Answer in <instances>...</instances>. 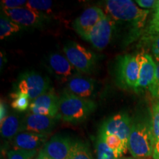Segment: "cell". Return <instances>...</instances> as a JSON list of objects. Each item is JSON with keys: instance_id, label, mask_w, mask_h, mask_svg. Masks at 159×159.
I'll use <instances>...</instances> for the list:
<instances>
[{"instance_id": "obj_1", "label": "cell", "mask_w": 159, "mask_h": 159, "mask_svg": "<svg viewBox=\"0 0 159 159\" xmlns=\"http://www.w3.org/2000/svg\"><path fill=\"white\" fill-rule=\"evenodd\" d=\"M105 8L114 21L127 24L130 41H134L143 33L150 13L149 10L140 8L131 0H108Z\"/></svg>"}, {"instance_id": "obj_2", "label": "cell", "mask_w": 159, "mask_h": 159, "mask_svg": "<svg viewBox=\"0 0 159 159\" xmlns=\"http://www.w3.org/2000/svg\"><path fill=\"white\" fill-rule=\"evenodd\" d=\"M153 134L151 110L133 119L128 151L134 158L148 159L153 154Z\"/></svg>"}, {"instance_id": "obj_3", "label": "cell", "mask_w": 159, "mask_h": 159, "mask_svg": "<svg viewBox=\"0 0 159 159\" xmlns=\"http://www.w3.org/2000/svg\"><path fill=\"white\" fill-rule=\"evenodd\" d=\"M96 108L97 104L93 100L77 96L66 89L60 96L59 117L66 122H84Z\"/></svg>"}, {"instance_id": "obj_4", "label": "cell", "mask_w": 159, "mask_h": 159, "mask_svg": "<svg viewBox=\"0 0 159 159\" xmlns=\"http://www.w3.org/2000/svg\"><path fill=\"white\" fill-rule=\"evenodd\" d=\"M139 53L120 55L115 66L117 84L122 89L135 90L139 77Z\"/></svg>"}, {"instance_id": "obj_5", "label": "cell", "mask_w": 159, "mask_h": 159, "mask_svg": "<svg viewBox=\"0 0 159 159\" xmlns=\"http://www.w3.org/2000/svg\"><path fill=\"white\" fill-rule=\"evenodd\" d=\"M16 85V92L25 95L31 101L50 89L48 77L34 71L23 73L20 76Z\"/></svg>"}, {"instance_id": "obj_6", "label": "cell", "mask_w": 159, "mask_h": 159, "mask_svg": "<svg viewBox=\"0 0 159 159\" xmlns=\"http://www.w3.org/2000/svg\"><path fill=\"white\" fill-rule=\"evenodd\" d=\"M66 57L80 73H90L96 65V55L93 52L75 41H69L63 47Z\"/></svg>"}, {"instance_id": "obj_7", "label": "cell", "mask_w": 159, "mask_h": 159, "mask_svg": "<svg viewBox=\"0 0 159 159\" xmlns=\"http://www.w3.org/2000/svg\"><path fill=\"white\" fill-rule=\"evenodd\" d=\"M133 119L125 112H120L105 119L101 125L98 132L115 135L128 147Z\"/></svg>"}, {"instance_id": "obj_8", "label": "cell", "mask_w": 159, "mask_h": 159, "mask_svg": "<svg viewBox=\"0 0 159 159\" xmlns=\"http://www.w3.org/2000/svg\"><path fill=\"white\" fill-rule=\"evenodd\" d=\"M2 11L3 13L13 22L25 27H41L50 19V18L47 16L45 13L33 11L26 7Z\"/></svg>"}, {"instance_id": "obj_9", "label": "cell", "mask_w": 159, "mask_h": 159, "mask_svg": "<svg viewBox=\"0 0 159 159\" xmlns=\"http://www.w3.org/2000/svg\"><path fill=\"white\" fill-rule=\"evenodd\" d=\"M29 110L32 114L60 119V97L52 89L31 101Z\"/></svg>"}, {"instance_id": "obj_10", "label": "cell", "mask_w": 159, "mask_h": 159, "mask_svg": "<svg viewBox=\"0 0 159 159\" xmlns=\"http://www.w3.org/2000/svg\"><path fill=\"white\" fill-rule=\"evenodd\" d=\"M74 139L63 134H56L43 145L41 153L49 159H69Z\"/></svg>"}, {"instance_id": "obj_11", "label": "cell", "mask_w": 159, "mask_h": 159, "mask_svg": "<svg viewBox=\"0 0 159 159\" xmlns=\"http://www.w3.org/2000/svg\"><path fill=\"white\" fill-rule=\"evenodd\" d=\"M115 27V21L109 16H105L90 32L86 41L95 49L102 50L110 43Z\"/></svg>"}, {"instance_id": "obj_12", "label": "cell", "mask_w": 159, "mask_h": 159, "mask_svg": "<svg viewBox=\"0 0 159 159\" xmlns=\"http://www.w3.org/2000/svg\"><path fill=\"white\" fill-rule=\"evenodd\" d=\"M102 9L91 7L85 10L73 22L72 27L75 31L86 41L90 32L105 16Z\"/></svg>"}, {"instance_id": "obj_13", "label": "cell", "mask_w": 159, "mask_h": 159, "mask_svg": "<svg viewBox=\"0 0 159 159\" xmlns=\"http://www.w3.org/2000/svg\"><path fill=\"white\" fill-rule=\"evenodd\" d=\"M139 63H140V71L139 77L135 91L139 93L146 89H150L155 74H156V63L152 56L148 53H139Z\"/></svg>"}, {"instance_id": "obj_14", "label": "cell", "mask_w": 159, "mask_h": 159, "mask_svg": "<svg viewBox=\"0 0 159 159\" xmlns=\"http://www.w3.org/2000/svg\"><path fill=\"white\" fill-rule=\"evenodd\" d=\"M55 123L56 119L31 113L22 119V132L27 131L48 135L53 130Z\"/></svg>"}, {"instance_id": "obj_15", "label": "cell", "mask_w": 159, "mask_h": 159, "mask_svg": "<svg viewBox=\"0 0 159 159\" xmlns=\"http://www.w3.org/2000/svg\"><path fill=\"white\" fill-rule=\"evenodd\" d=\"M48 135L36 134V133L24 132L19 133L13 139V150H38L47 142Z\"/></svg>"}, {"instance_id": "obj_16", "label": "cell", "mask_w": 159, "mask_h": 159, "mask_svg": "<svg viewBox=\"0 0 159 159\" xmlns=\"http://www.w3.org/2000/svg\"><path fill=\"white\" fill-rule=\"evenodd\" d=\"M49 64L53 73L63 80H69L71 77L79 74V71L71 64L66 57L58 54L52 53L49 57Z\"/></svg>"}, {"instance_id": "obj_17", "label": "cell", "mask_w": 159, "mask_h": 159, "mask_svg": "<svg viewBox=\"0 0 159 159\" xmlns=\"http://www.w3.org/2000/svg\"><path fill=\"white\" fill-rule=\"evenodd\" d=\"M95 82L92 79L77 75L71 77L66 83V90L77 96L87 98L93 94Z\"/></svg>"}, {"instance_id": "obj_18", "label": "cell", "mask_w": 159, "mask_h": 159, "mask_svg": "<svg viewBox=\"0 0 159 159\" xmlns=\"http://www.w3.org/2000/svg\"><path fill=\"white\" fill-rule=\"evenodd\" d=\"M22 132V121L15 114L8 115L1 124V136L7 140H13Z\"/></svg>"}, {"instance_id": "obj_19", "label": "cell", "mask_w": 159, "mask_h": 159, "mask_svg": "<svg viewBox=\"0 0 159 159\" xmlns=\"http://www.w3.org/2000/svg\"><path fill=\"white\" fill-rule=\"evenodd\" d=\"M153 134V154L152 158L159 159V99H156L151 107Z\"/></svg>"}, {"instance_id": "obj_20", "label": "cell", "mask_w": 159, "mask_h": 159, "mask_svg": "<svg viewBox=\"0 0 159 159\" xmlns=\"http://www.w3.org/2000/svg\"><path fill=\"white\" fill-rule=\"evenodd\" d=\"M97 135H99L104 140L109 148L114 152L117 159L122 157L123 155L128 152V147L126 146L122 141L115 135L106 134L100 132H98Z\"/></svg>"}, {"instance_id": "obj_21", "label": "cell", "mask_w": 159, "mask_h": 159, "mask_svg": "<svg viewBox=\"0 0 159 159\" xmlns=\"http://www.w3.org/2000/svg\"><path fill=\"white\" fill-rule=\"evenodd\" d=\"M69 159H93L88 144L80 139H74Z\"/></svg>"}, {"instance_id": "obj_22", "label": "cell", "mask_w": 159, "mask_h": 159, "mask_svg": "<svg viewBox=\"0 0 159 159\" xmlns=\"http://www.w3.org/2000/svg\"><path fill=\"white\" fill-rule=\"evenodd\" d=\"M21 30L20 25L13 22L5 13L1 15L0 19V39L11 36L13 33H17Z\"/></svg>"}, {"instance_id": "obj_23", "label": "cell", "mask_w": 159, "mask_h": 159, "mask_svg": "<svg viewBox=\"0 0 159 159\" xmlns=\"http://www.w3.org/2000/svg\"><path fill=\"white\" fill-rule=\"evenodd\" d=\"M97 159H117L115 154L99 135L95 138Z\"/></svg>"}, {"instance_id": "obj_24", "label": "cell", "mask_w": 159, "mask_h": 159, "mask_svg": "<svg viewBox=\"0 0 159 159\" xmlns=\"http://www.w3.org/2000/svg\"><path fill=\"white\" fill-rule=\"evenodd\" d=\"M159 35V1L156 7L154 9L152 15L149 25L146 30L144 31V37L146 39L152 41L154 38Z\"/></svg>"}, {"instance_id": "obj_25", "label": "cell", "mask_w": 159, "mask_h": 159, "mask_svg": "<svg viewBox=\"0 0 159 159\" xmlns=\"http://www.w3.org/2000/svg\"><path fill=\"white\" fill-rule=\"evenodd\" d=\"M11 98L13 99L11 107L15 110L22 112L30 108V99L25 95L15 91L11 94Z\"/></svg>"}, {"instance_id": "obj_26", "label": "cell", "mask_w": 159, "mask_h": 159, "mask_svg": "<svg viewBox=\"0 0 159 159\" xmlns=\"http://www.w3.org/2000/svg\"><path fill=\"white\" fill-rule=\"evenodd\" d=\"M52 6V2L49 0H29L25 7L33 11L43 13V12L50 11Z\"/></svg>"}, {"instance_id": "obj_27", "label": "cell", "mask_w": 159, "mask_h": 159, "mask_svg": "<svg viewBox=\"0 0 159 159\" xmlns=\"http://www.w3.org/2000/svg\"><path fill=\"white\" fill-rule=\"evenodd\" d=\"M37 150H12L7 152V159H33Z\"/></svg>"}, {"instance_id": "obj_28", "label": "cell", "mask_w": 159, "mask_h": 159, "mask_svg": "<svg viewBox=\"0 0 159 159\" xmlns=\"http://www.w3.org/2000/svg\"><path fill=\"white\" fill-rule=\"evenodd\" d=\"M27 1L25 0H2L1 5L2 10H11L25 7Z\"/></svg>"}, {"instance_id": "obj_29", "label": "cell", "mask_w": 159, "mask_h": 159, "mask_svg": "<svg viewBox=\"0 0 159 159\" xmlns=\"http://www.w3.org/2000/svg\"><path fill=\"white\" fill-rule=\"evenodd\" d=\"M156 63V74H155L153 81H152V84L149 89V91H150L152 97H155L156 99H159V62Z\"/></svg>"}, {"instance_id": "obj_30", "label": "cell", "mask_w": 159, "mask_h": 159, "mask_svg": "<svg viewBox=\"0 0 159 159\" xmlns=\"http://www.w3.org/2000/svg\"><path fill=\"white\" fill-rule=\"evenodd\" d=\"M135 2L137 5L142 8L146 9H155L158 5V1L156 0H136Z\"/></svg>"}, {"instance_id": "obj_31", "label": "cell", "mask_w": 159, "mask_h": 159, "mask_svg": "<svg viewBox=\"0 0 159 159\" xmlns=\"http://www.w3.org/2000/svg\"><path fill=\"white\" fill-rule=\"evenodd\" d=\"M152 56L155 59V62H159V35L156 38H154L152 40Z\"/></svg>"}, {"instance_id": "obj_32", "label": "cell", "mask_w": 159, "mask_h": 159, "mask_svg": "<svg viewBox=\"0 0 159 159\" xmlns=\"http://www.w3.org/2000/svg\"><path fill=\"white\" fill-rule=\"evenodd\" d=\"M8 116L7 115V106L5 102L1 100L0 103V124L3 122V121Z\"/></svg>"}, {"instance_id": "obj_33", "label": "cell", "mask_w": 159, "mask_h": 159, "mask_svg": "<svg viewBox=\"0 0 159 159\" xmlns=\"http://www.w3.org/2000/svg\"><path fill=\"white\" fill-rule=\"evenodd\" d=\"M118 159H140V158H136L134 157H121Z\"/></svg>"}, {"instance_id": "obj_34", "label": "cell", "mask_w": 159, "mask_h": 159, "mask_svg": "<svg viewBox=\"0 0 159 159\" xmlns=\"http://www.w3.org/2000/svg\"><path fill=\"white\" fill-rule=\"evenodd\" d=\"M39 156L40 157V158H41V159H49L48 158H47V157H46V156H43V155L42 153H41V152H39Z\"/></svg>"}, {"instance_id": "obj_35", "label": "cell", "mask_w": 159, "mask_h": 159, "mask_svg": "<svg viewBox=\"0 0 159 159\" xmlns=\"http://www.w3.org/2000/svg\"><path fill=\"white\" fill-rule=\"evenodd\" d=\"M35 159H41V158H40V157H39V156H38V157H37V158H35Z\"/></svg>"}]
</instances>
